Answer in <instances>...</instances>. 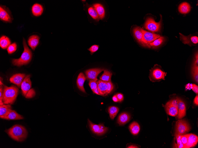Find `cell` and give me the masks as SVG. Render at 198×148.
Instances as JSON below:
<instances>
[{"label":"cell","instance_id":"obj_1","mask_svg":"<svg viewBox=\"0 0 198 148\" xmlns=\"http://www.w3.org/2000/svg\"><path fill=\"white\" fill-rule=\"evenodd\" d=\"M5 131L12 139L18 142L24 141L28 135L26 129L24 126L20 125H15Z\"/></svg>","mask_w":198,"mask_h":148},{"label":"cell","instance_id":"obj_2","mask_svg":"<svg viewBox=\"0 0 198 148\" xmlns=\"http://www.w3.org/2000/svg\"><path fill=\"white\" fill-rule=\"evenodd\" d=\"M23 44L24 49L20 57L18 59H13L12 60V63L15 66H20L26 65L30 62L32 59V52L28 46L24 38L23 40Z\"/></svg>","mask_w":198,"mask_h":148},{"label":"cell","instance_id":"obj_3","mask_svg":"<svg viewBox=\"0 0 198 148\" xmlns=\"http://www.w3.org/2000/svg\"><path fill=\"white\" fill-rule=\"evenodd\" d=\"M19 90L15 86H4L3 101L4 104H12L15 101Z\"/></svg>","mask_w":198,"mask_h":148},{"label":"cell","instance_id":"obj_4","mask_svg":"<svg viewBox=\"0 0 198 148\" xmlns=\"http://www.w3.org/2000/svg\"><path fill=\"white\" fill-rule=\"evenodd\" d=\"M21 88L23 94L26 98H31L35 95V92L31 88V82L29 75L26 76L21 85Z\"/></svg>","mask_w":198,"mask_h":148},{"label":"cell","instance_id":"obj_5","mask_svg":"<svg viewBox=\"0 0 198 148\" xmlns=\"http://www.w3.org/2000/svg\"><path fill=\"white\" fill-rule=\"evenodd\" d=\"M190 129L189 123L185 120L179 119L176 123L175 136L185 134L188 132Z\"/></svg>","mask_w":198,"mask_h":148},{"label":"cell","instance_id":"obj_6","mask_svg":"<svg viewBox=\"0 0 198 148\" xmlns=\"http://www.w3.org/2000/svg\"><path fill=\"white\" fill-rule=\"evenodd\" d=\"M167 73L164 72L160 67L154 66L150 70L149 78L153 82L158 81L162 79H165Z\"/></svg>","mask_w":198,"mask_h":148},{"label":"cell","instance_id":"obj_7","mask_svg":"<svg viewBox=\"0 0 198 148\" xmlns=\"http://www.w3.org/2000/svg\"><path fill=\"white\" fill-rule=\"evenodd\" d=\"M88 123L91 130L97 135H103L108 130V128L103 123L96 124L92 123L89 119H88Z\"/></svg>","mask_w":198,"mask_h":148},{"label":"cell","instance_id":"obj_8","mask_svg":"<svg viewBox=\"0 0 198 148\" xmlns=\"http://www.w3.org/2000/svg\"><path fill=\"white\" fill-rule=\"evenodd\" d=\"M166 111L169 115L175 116L178 114V107L176 99H171L168 101L165 105Z\"/></svg>","mask_w":198,"mask_h":148},{"label":"cell","instance_id":"obj_9","mask_svg":"<svg viewBox=\"0 0 198 148\" xmlns=\"http://www.w3.org/2000/svg\"><path fill=\"white\" fill-rule=\"evenodd\" d=\"M143 36L140 43L143 45L146 46L150 43L159 38L160 36L146 31L142 29Z\"/></svg>","mask_w":198,"mask_h":148},{"label":"cell","instance_id":"obj_10","mask_svg":"<svg viewBox=\"0 0 198 148\" xmlns=\"http://www.w3.org/2000/svg\"><path fill=\"white\" fill-rule=\"evenodd\" d=\"M161 24V20L159 22H155L152 18H148L145 23L144 27L150 31L156 32L159 31L160 29Z\"/></svg>","mask_w":198,"mask_h":148},{"label":"cell","instance_id":"obj_11","mask_svg":"<svg viewBox=\"0 0 198 148\" xmlns=\"http://www.w3.org/2000/svg\"><path fill=\"white\" fill-rule=\"evenodd\" d=\"M0 19L6 22H11L13 18L9 9L5 6L0 5Z\"/></svg>","mask_w":198,"mask_h":148},{"label":"cell","instance_id":"obj_12","mask_svg":"<svg viewBox=\"0 0 198 148\" xmlns=\"http://www.w3.org/2000/svg\"><path fill=\"white\" fill-rule=\"evenodd\" d=\"M104 69L100 68H95L86 70L84 73L86 79L88 80L97 81L98 75Z\"/></svg>","mask_w":198,"mask_h":148},{"label":"cell","instance_id":"obj_13","mask_svg":"<svg viewBox=\"0 0 198 148\" xmlns=\"http://www.w3.org/2000/svg\"><path fill=\"white\" fill-rule=\"evenodd\" d=\"M180 38L184 44H187L190 46L196 44L198 43V37L197 36H186L179 33Z\"/></svg>","mask_w":198,"mask_h":148},{"label":"cell","instance_id":"obj_14","mask_svg":"<svg viewBox=\"0 0 198 148\" xmlns=\"http://www.w3.org/2000/svg\"><path fill=\"white\" fill-rule=\"evenodd\" d=\"M178 107V118L181 119L184 117L186 114L185 105L183 101L180 98H176Z\"/></svg>","mask_w":198,"mask_h":148},{"label":"cell","instance_id":"obj_15","mask_svg":"<svg viewBox=\"0 0 198 148\" xmlns=\"http://www.w3.org/2000/svg\"><path fill=\"white\" fill-rule=\"evenodd\" d=\"M26 76L24 74H15L10 77V81L11 82L16 85L20 88L21 87V85Z\"/></svg>","mask_w":198,"mask_h":148},{"label":"cell","instance_id":"obj_16","mask_svg":"<svg viewBox=\"0 0 198 148\" xmlns=\"http://www.w3.org/2000/svg\"><path fill=\"white\" fill-rule=\"evenodd\" d=\"M97 83L100 95L103 96L107 95L108 94L107 82L100 79L97 81Z\"/></svg>","mask_w":198,"mask_h":148},{"label":"cell","instance_id":"obj_17","mask_svg":"<svg viewBox=\"0 0 198 148\" xmlns=\"http://www.w3.org/2000/svg\"><path fill=\"white\" fill-rule=\"evenodd\" d=\"M39 36L36 35H31L28 38V45L33 50H34L39 45Z\"/></svg>","mask_w":198,"mask_h":148},{"label":"cell","instance_id":"obj_18","mask_svg":"<svg viewBox=\"0 0 198 148\" xmlns=\"http://www.w3.org/2000/svg\"><path fill=\"white\" fill-rule=\"evenodd\" d=\"M86 79L83 73L81 72L78 76L76 80V84L78 89L85 93H86V92L84 87V84Z\"/></svg>","mask_w":198,"mask_h":148},{"label":"cell","instance_id":"obj_19","mask_svg":"<svg viewBox=\"0 0 198 148\" xmlns=\"http://www.w3.org/2000/svg\"><path fill=\"white\" fill-rule=\"evenodd\" d=\"M198 142V137L192 134H188V141L185 148H189L195 146Z\"/></svg>","mask_w":198,"mask_h":148},{"label":"cell","instance_id":"obj_20","mask_svg":"<svg viewBox=\"0 0 198 148\" xmlns=\"http://www.w3.org/2000/svg\"><path fill=\"white\" fill-rule=\"evenodd\" d=\"M12 110L11 106L8 104L0 105V117L3 118L7 116Z\"/></svg>","mask_w":198,"mask_h":148},{"label":"cell","instance_id":"obj_21","mask_svg":"<svg viewBox=\"0 0 198 148\" xmlns=\"http://www.w3.org/2000/svg\"><path fill=\"white\" fill-rule=\"evenodd\" d=\"M32 12L33 14L36 16H40L43 13L44 8L41 4L38 3H35L32 6Z\"/></svg>","mask_w":198,"mask_h":148},{"label":"cell","instance_id":"obj_22","mask_svg":"<svg viewBox=\"0 0 198 148\" xmlns=\"http://www.w3.org/2000/svg\"><path fill=\"white\" fill-rule=\"evenodd\" d=\"M130 116L126 112H123L119 115L117 121L120 126L123 125L128 122L130 120Z\"/></svg>","mask_w":198,"mask_h":148},{"label":"cell","instance_id":"obj_23","mask_svg":"<svg viewBox=\"0 0 198 148\" xmlns=\"http://www.w3.org/2000/svg\"><path fill=\"white\" fill-rule=\"evenodd\" d=\"M93 7L97 13L99 19H103L105 15V11L103 6L100 4L96 3L93 4Z\"/></svg>","mask_w":198,"mask_h":148},{"label":"cell","instance_id":"obj_24","mask_svg":"<svg viewBox=\"0 0 198 148\" xmlns=\"http://www.w3.org/2000/svg\"><path fill=\"white\" fill-rule=\"evenodd\" d=\"M3 119L8 120H18L22 119L23 117L15 110H12L9 115Z\"/></svg>","mask_w":198,"mask_h":148},{"label":"cell","instance_id":"obj_25","mask_svg":"<svg viewBox=\"0 0 198 148\" xmlns=\"http://www.w3.org/2000/svg\"><path fill=\"white\" fill-rule=\"evenodd\" d=\"M190 5L187 2H184L181 3L178 6L179 12L182 14L189 13L191 10Z\"/></svg>","mask_w":198,"mask_h":148},{"label":"cell","instance_id":"obj_26","mask_svg":"<svg viewBox=\"0 0 198 148\" xmlns=\"http://www.w3.org/2000/svg\"><path fill=\"white\" fill-rule=\"evenodd\" d=\"M129 128L131 133L134 135L138 134L140 131V126L136 121L132 123L130 125Z\"/></svg>","mask_w":198,"mask_h":148},{"label":"cell","instance_id":"obj_27","mask_svg":"<svg viewBox=\"0 0 198 148\" xmlns=\"http://www.w3.org/2000/svg\"><path fill=\"white\" fill-rule=\"evenodd\" d=\"M11 41L9 38L5 35H2L0 38V46L3 49L7 48L11 44Z\"/></svg>","mask_w":198,"mask_h":148},{"label":"cell","instance_id":"obj_28","mask_svg":"<svg viewBox=\"0 0 198 148\" xmlns=\"http://www.w3.org/2000/svg\"><path fill=\"white\" fill-rule=\"evenodd\" d=\"M133 32L137 40L140 43L143 36L142 28L139 27H136L133 29Z\"/></svg>","mask_w":198,"mask_h":148},{"label":"cell","instance_id":"obj_29","mask_svg":"<svg viewBox=\"0 0 198 148\" xmlns=\"http://www.w3.org/2000/svg\"><path fill=\"white\" fill-rule=\"evenodd\" d=\"M164 41V38L163 37L160 36L153 42L149 43L146 46L149 48H156L160 46Z\"/></svg>","mask_w":198,"mask_h":148},{"label":"cell","instance_id":"obj_30","mask_svg":"<svg viewBox=\"0 0 198 148\" xmlns=\"http://www.w3.org/2000/svg\"><path fill=\"white\" fill-rule=\"evenodd\" d=\"M103 71V73L100 77V80L106 82L111 81L112 73L107 70Z\"/></svg>","mask_w":198,"mask_h":148},{"label":"cell","instance_id":"obj_31","mask_svg":"<svg viewBox=\"0 0 198 148\" xmlns=\"http://www.w3.org/2000/svg\"><path fill=\"white\" fill-rule=\"evenodd\" d=\"M119 110L118 108L114 106H111L108 108V112L111 119H114L118 113Z\"/></svg>","mask_w":198,"mask_h":148},{"label":"cell","instance_id":"obj_32","mask_svg":"<svg viewBox=\"0 0 198 148\" xmlns=\"http://www.w3.org/2000/svg\"><path fill=\"white\" fill-rule=\"evenodd\" d=\"M88 12L89 15L93 19L97 20L99 19L97 13L93 6L89 7L88 9Z\"/></svg>","mask_w":198,"mask_h":148},{"label":"cell","instance_id":"obj_33","mask_svg":"<svg viewBox=\"0 0 198 148\" xmlns=\"http://www.w3.org/2000/svg\"><path fill=\"white\" fill-rule=\"evenodd\" d=\"M192 73L194 81L198 83V66H193Z\"/></svg>","mask_w":198,"mask_h":148},{"label":"cell","instance_id":"obj_34","mask_svg":"<svg viewBox=\"0 0 198 148\" xmlns=\"http://www.w3.org/2000/svg\"><path fill=\"white\" fill-rule=\"evenodd\" d=\"M17 45L15 43H14L10 45L7 48V51L9 54L14 53L17 50Z\"/></svg>","mask_w":198,"mask_h":148},{"label":"cell","instance_id":"obj_35","mask_svg":"<svg viewBox=\"0 0 198 148\" xmlns=\"http://www.w3.org/2000/svg\"><path fill=\"white\" fill-rule=\"evenodd\" d=\"M188 136V134H186L183 135L179 136L183 148H185L187 142Z\"/></svg>","mask_w":198,"mask_h":148},{"label":"cell","instance_id":"obj_36","mask_svg":"<svg viewBox=\"0 0 198 148\" xmlns=\"http://www.w3.org/2000/svg\"><path fill=\"white\" fill-rule=\"evenodd\" d=\"M186 88L187 89H191L196 94L198 93V86L197 85L193 84H188L186 85Z\"/></svg>","mask_w":198,"mask_h":148},{"label":"cell","instance_id":"obj_37","mask_svg":"<svg viewBox=\"0 0 198 148\" xmlns=\"http://www.w3.org/2000/svg\"><path fill=\"white\" fill-rule=\"evenodd\" d=\"M97 81L93 80H89V84L92 91L97 88Z\"/></svg>","mask_w":198,"mask_h":148},{"label":"cell","instance_id":"obj_38","mask_svg":"<svg viewBox=\"0 0 198 148\" xmlns=\"http://www.w3.org/2000/svg\"><path fill=\"white\" fill-rule=\"evenodd\" d=\"M99 45H94L91 46L88 50L90 52L91 55L98 51L99 48Z\"/></svg>","mask_w":198,"mask_h":148},{"label":"cell","instance_id":"obj_39","mask_svg":"<svg viewBox=\"0 0 198 148\" xmlns=\"http://www.w3.org/2000/svg\"><path fill=\"white\" fill-rule=\"evenodd\" d=\"M1 85L0 86V105L4 104L3 101V89L4 86Z\"/></svg>","mask_w":198,"mask_h":148},{"label":"cell","instance_id":"obj_40","mask_svg":"<svg viewBox=\"0 0 198 148\" xmlns=\"http://www.w3.org/2000/svg\"><path fill=\"white\" fill-rule=\"evenodd\" d=\"M108 85V94L110 93L113 89L114 86L111 81L107 82Z\"/></svg>","mask_w":198,"mask_h":148},{"label":"cell","instance_id":"obj_41","mask_svg":"<svg viewBox=\"0 0 198 148\" xmlns=\"http://www.w3.org/2000/svg\"><path fill=\"white\" fill-rule=\"evenodd\" d=\"M116 95L118 99L119 102H121L123 100L124 97L122 94L121 93H117Z\"/></svg>","mask_w":198,"mask_h":148},{"label":"cell","instance_id":"obj_42","mask_svg":"<svg viewBox=\"0 0 198 148\" xmlns=\"http://www.w3.org/2000/svg\"><path fill=\"white\" fill-rule=\"evenodd\" d=\"M194 103L196 105L198 106V96L197 95L194 98Z\"/></svg>","mask_w":198,"mask_h":148},{"label":"cell","instance_id":"obj_43","mask_svg":"<svg viewBox=\"0 0 198 148\" xmlns=\"http://www.w3.org/2000/svg\"><path fill=\"white\" fill-rule=\"evenodd\" d=\"M112 99L113 100L114 102H119L118 99L116 95H114Z\"/></svg>","mask_w":198,"mask_h":148},{"label":"cell","instance_id":"obj_44","mask_svg":"<svg viewBox=\"0 0 198 148\" xmlns=\"http://www.w3.org/2000/svg\"><path fill=\"white\" fill-rule=\"evenodd\" d=\"M92 92L94 93H95V94H97L98 95H100V94H99V92L98 89V87L97 88H96V89H95V90H94Z\"/></svg>","mask_w":198,"mask_h":148},{"label":"cell","instance_id":"obj_45","mask_svg":"<svg viewBox=\"0 0 198 148\" xmlns=\"http://www.w3.org/2000/svg\"><path fill=\"white\" fill-rule=\"evenodd\" d=\"M127 148H138V147L137 146L134 145H131L130 146H129Z\"/></svg>","mask_w":198,"mask_h":148}]
</instances>
